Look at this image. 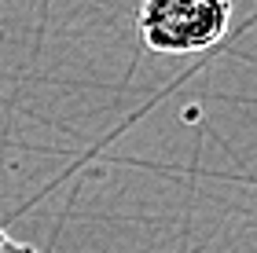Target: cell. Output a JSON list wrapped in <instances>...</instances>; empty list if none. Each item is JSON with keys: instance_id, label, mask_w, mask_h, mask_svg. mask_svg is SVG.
I'll return each mask as SVG.
<instances>
[{"instance_id": "2", "label": "cell", "mask_w": 257, "mask_h": 253, "mask_svg": "<svg viewBox=\"0 0 257 253\" xmlns=\"http://www.w3.org/2000/svg\"><path fill=\"white\" fill-rule=\"evenodd\" d=\"M0 253H37V249L26 246V242H19V238H11L4 227H0Z\"/></svg>"}, {"instance_id": "1", "label": "cell", "mask_w": 257, "mask_h": 253, "mask_svg": "<svg viewBox=\"0 0 257 253\" xmlns=\"http://www.w3.org/2000/svg\"><path fill=\"white\" fill-rule=\"evenodd\" d=\"M231 0H144L140 33L151 52L191 55L206 52L228 33Z\"/></svg>"}]
</instances>
